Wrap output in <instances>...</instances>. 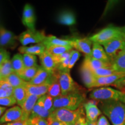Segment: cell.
Returning <instances> with one entry per match:
<instances>
[{
  "instance_id": "6da1fadb",
  "label": "cell",
  "mask_w": 125,
  "mask_h": 125,
  "mask_svg": "<svg viewBox=\"0 0 125 125\" xmlns=\"http://www.w3.org/2000/svg\"><path fill=\"white\" fill-rule=\"evenodd\" d=\"M101 108L112 125H125L124 103L116 101H104L101 103Z\"/></svg>"
},
{
  "instance_id": "7a4b0ae2",
  "label": "cell",
  "mask_w": 125,
  "mask_h": 125,
  "mask_svg": "<svg viewBox=\"0 0 125 125\" xmlns=\"http://www.w3.org/2000/svg\"><path fill=\"white\" fill-rule=\"evenodd\" d=\"M85 99V94L81 92L62 95L59 97L53 99V111L54 109L59 108H64L71 111L76 110L81 107Z\"/></svg>"
},
{
  "instance_id": "3957f363",
  "label": "cell",
  "mask_w": 125,
  "mask_h": 125,
  "mask_svg": "<svg viewBox=\"0 0 125 125\" xmlns=\"http://www.w3.org/2000/svg\"><path fill=\"white\" fill-rule=\"evenodd\" d=\"M90 97L97 101H116L125 104V92L109 87H103L93 90Z\"/></svg>"
},
{
  "instance_id": "277c9868",
  "label": "cell",
  "mask_w": 125,
  "mask_h": 125,
  "mask_svg": "<svg viewBox=\"0 0 125 125\" xmlns=\"http://www.w3.org/2000/svg\"><path fill=\"white\" fill-rule=\"evenodd\" d=\"M85 116L83 109L82 106L76 110L71 111L64 108L54 109L52 112L49 118L67 124H75L81 117Z\"/></svg>"
},
{
  "instance_id": "5b68a950",
  "label": "cell",
  "mask_w": 125,
  "mask_h": 125,
  "mask_svg": "<svg viewBox=\"0 0 125 125\" xmlns=\"http://www.w3.org/2000/svg\"><path fill=\"white\" fill-rule=\"evenodd\" d=\"M58 71V80L60 85L62 95H66L74 92L81 91L79 86L74 82L71 76L70 70Z\"/></svg>"
},
{
  "instance_id": "8992f818",
  "label": "cell",
  "mask_w": 125,
  "mask_h": 125,
  "mask_svg": "<svg viewBox=\"0 0 125 125\" xmlns=\"http://www.w3.org/2000/svg\"><path fill=\"white\" fill-rule=\"evenodd\" d=\"M121 33L120 27L110 25L94 34L89 39L93 42L98 43L102 45L113 39L121 37Z\"/></svg>"
},
{
  "instance_id": "52a82bcc",
  "label": "cell",
  "mask_w": 125,
  "mask_h": 125,
  "mask_svg": "<svg viewBox=\"0 0 125 125\" xmlns=\"http://www.w3.org/2000/svg\"><path fill=\"white\" fill-rule=\"evenodd\" d=\"M106 53L112 62L125 48V42L121 37L109 41L102 45Z\"/></svg>"
},
{
  "instance_id": "ba28073f",
  "label": "cell",
  "mask_w": 125,
  "mask_h": 125,
  "mask_svg": "<svg viewBox=\"0 0 125 125\" xmlns=\"http://www.w3.org/2000/svg\"><path fill=\"white\" fill-rule=\"evenodd\" d=\"M46 36L43 31H39L35 30H27L20 34L19 40L20 43L24 46L30 43H40L43 42Z\"/></svg>"
},
{
  "instance_id": "9c48e42d",
  "label": "cell",
  "mask_w": 125,
  "mask_h": 125,
  "mask_svg": "<svg viewBox=\"0 0 125 125\" xmlns=\"http://www.w3.org/2000/svg\"><path fill=\"white\" fill-rule=\"evenodd\" d=\"M21 120H26L21 107L19 106H14L6 111L4 115L0 118V124L10 123Z\"/></svg>"
},
{
  "instance_id": "30bf717a",
  "label": "cell",
  "mask_w": 125,
  "mask_h": 125,
  "mask_svg": "<svg viewBox=\"0 0 125 125\" xmlns=\"http://www.w3.org/2000/svg\"><path fill=\"white\" fill-rule=\"evenodd\" d=\"M97 100L89 101L84 104L83 107L86 112V117L87 121L96 122L98 117L101 114V111L97 106Z\"/></svg>"
},
{
  "instance_id": "8fae6325",
  "label": "cell",
  "mask_w": 125,
  "mask_h": 125,
  "mask_svg": "<svg viewBox=\"0 0 125 125\" xmlns=\"http://www.w3.org/2000/svg\"><path fill=\"white\" fill-rule=\"evenodd\" d=\"M73 41V48L83 53L86 56H92V46L93 45V42L89 38L74 39Z\"/></svg>"
},
{
  "instance_id": "7c38bea8",
  "label": "cell",
  "mask_w": 125,
  "mask_h": 125,
  "mask_svg": "<svg viewBox=\"0 0 125 125\" xmlns=\"http://www.w3.org/2000/svg\"><path fill=\"white\" fill-rule=\"evenodd\" d=\"M82 65H85L92 71L103 68H112L111 62H105L93 58L92 56H85Z\"/></svg>"
},
{
  "instance_id": "4fadbf2b",
  "label": "cell",
  "mask_w": 125,
  "mask_h": 125,
  "mask_svg": "<svg viewBox=\"0 0 125 125\" xmlns=\"http://www.w3.org/2000/svg\"><path fill=\"white\" fill-rule=\"evenodd\" d=\"M35 18L34 9L30 4H26L24 6L23 13L22 22L29 30H35Z\"/></svg>"
},
{
  "instance_id": "5bb4252c",
  "label": "cell",
  "mask_w": 125,
  "mask_h": 125,
  "mask_svg": "<svg viewBox=\"0 0 125 125\" xmlns=\"http://www.w3.org/2000/svg\"><path fill=\"white\" fill-rule=\"evenodd\" d=\"M16 37L13 32L0 26V46L12 47L16 44Z\"/></svg>"
},
{
  "instance_id": "9a60e30c",
  "label": "cell",
  "mask_w": 125,
  "mask_h": 125,
  "mask_svg": "<svg viewBox=\"0 0 125 125\" xmlns=\"http://www.w3.org/2000/svg\"><path fill=\"white\" fill-rule=\"evenodd\" d=\"M51 83H52L47 82L42 85H32L27 82L25 85V87L27 90L29 95H34V96L41 97L43 95L46 94Z\"/></svg>"
},
{
  "instance_id": "2e32d148",
  "label": "cell",
  "mask_w": 125,
  "mask_h": 125,
  "mask_svg": "<svg viewBox=\"0 0 125 125\" xmlns=\"http://www.w3.org/2000/svg\"><path fill=\"white\" fill-rule=\"evenodd\" d=\"M42 67L50 73H53L57 70V64L54 61L53 57L45 51L40 56Z\"/></svg>"
},
{
  "instance_id": "e0dca14e",
  "label": "cell",
  "mask_w": 125,
  "mask_h": 125,
  "mask_svg": "<svg viewBox=\"0 0 125 125\" xmlns=\"http://www.w3.org/2000/svg\"><path fill=\"white\" fill-rule=\"evenodd\" d=\"M42 43L44 45L46 48L53 46H71L73 48V40L57 38V37L53 35L47 36Z\"/></svg>"
},
{
  "instance_id": "ac0fdd59",
  "label": "cell",
  "mask_w": 125,
  "mask_h": 125,
  "mask_svg": "<svg viewBox=\"0 0 125 125\" xmlns=\"http://www.w3.org/2000/svg\"><path fill=\"white\" fill-rule=\"evenodd\" d=\"M40 97H41L34 95H29L24 103L20 106L24 113V118L26 120L29 119L34 106Z\"/></svg>"
},
{
  "instance_id": "d6986e66",
  "label": "cell",
  "mask_w": 125,
  "mask_h": 125,
  "mask_svg": "<svg viewBox=\"0 0 125 125\" xmlns=\"http://www.w3.org/2000/svg\"><path fill=\"white\" fill-rule=\"evenodd\" d=\"M81 73L83 82L88 88H92L94 86L96 77L93 72L85 65H82L81 68Z\"/></svg>"
},
{
  "instance_id": "ffe728a7",
  "label": "cell",
  "mask_w": 125,
  "mask_h": 125,
  "mask_svg": "<svg viewBox=\"0 0 125 125\" xmlns=\"http://www.w3.org/2000/svg\"><path fill=\"white\" fill-rule=\"evenodd\" d=\"M51 112L46 111L43 105L42 100L41 98L40 97L38 99L37 103H36L35 105L34 106L29 118H32L34 117H40V118L48 119L51 115Z\"/></svg>"
},
{
  "instance_id": "44dd1931",
  "label": "cell",
  "mask_w": 125,
  "mask_h": 125,
  "mask_svg": "<svg viewBox=\"0 0 125 125\" xmlns=\"http://www.w3.org/2000/svg\"><path fill=\"white\" fill-rule=\"evenodd\" d=\"M92 56L93 58L105 62H111L110 59L106 53L105 50L100 44L93 42L92 51Z\"/></svg>"
},
{
  "instance_id": "7402d4cb",
  "label": "cell",
  "mask_w": 125,
  "mask_h": 125,
  "mask_svg": "<svg viewBox=\"0 0 125 125\" xmlns=\"http://www.w3.org/2000/svg\"><path fill=\"white\" fill-rule=\"evenodd\" d=\"M19 51L20 52V53L41 56L46 51V48L42 43H40L30 47H20L19 48Z\"/></svg>"
},
{
  "instance_id": "603a6c76",
  "label": "cell",
  "mask_w": 125,
  "mask_h": 125,
  "mask_svg": "<svg viewBox=\"0 0 125 125\" xmlns=\"http://www.w3.org/2000/svg\"><path fill=\"white\" fill-rule=\"evenodd\" d=\"M29 93L25 85L13 89V96L15 97L19 105L21 106L22 105L25 100L27 99Z\"/></svg>"
},
{
  "instance_id": "cb8c5ba5",
  "label": "cell",
  "mask_w": 125,
  "mask_h": 125,
  "mask_svg": "<svg viewBox=\"0 0 125 125\" xmlns=\"http://www.w3.org/2000/svg\"><path fill=\"white\" fill-rule=\"evenodd\" d=\"M4 80L7 81L13 89L24 86L27 83L26 81L23 80L22 78L18 74L15 72L9 75Z\"/></svg>"
},
{
  "instance_id": "d4e9b609",
  "label": "cell",
  "mask_w": 125,
  "mask_h": 125,
  "mask_svg": "<svg viewBox=\"0 0 125 125\" xmlns=\"http://www.w3.org/2000/svg\"><path fill=\"white\" fill-rule=\"evenodd\" d=\"M59 22L66 26H72L76 22L75 16L71 12H64L59 16Z\"/></svg>"
},
{
  "instance_id": "484cf974",
  "label": "cell",
  "mask_w": 125,
  "mask_h": 125,
  "mask_svg": "<svg viewBox=\"0 0 125 125\" xmlns=\"http://www.w3.org/2000/svg\"><path fill=\"white\" fill-rule=\"evenodd\" d=\"M12 68L15 73L19 74L24 69L23 56L21 54H16L11 60Z\"/></svg>"
},
{
  "instance_id": "4316f807",
  "label": "cell",
  "mask_w": 125,
  "mask_h": 125,
  "mask_svg": "<svg viewBox=\"0 0 125 125\" xmlns=\"http://www.w3.org/2000/svg\"><path fill=\"white\" fill-rule=\"evenodd\" d=\"M39 67H40L38 65V66L31 67V68H24L18 74L24 81L26 82H30L31 79H33V78L37 74Z\"/></svg>"
},
{
  "instance_id": "83f0119b",
  "label": "cell",
  "mask_w": 125,
  "mask_h": 125,
  "mask_svg": "<svg viewBox=\"0 0 125 125\" xmlns=\"http://www.w3.org/2000/svg\"><path fill=\"white\" fill-rule=\"evenodd\" d=\"M71 46H53L46 48V51L52 56H57L72 51Z\"/></svg>"
},
{
  "instance_id": "f1b7e54d",
  "label": "cell",
  "mask_w": 125,
  "mask_h": 125,
  "mask_svg": "<svg viewBox=\"0 0 125 125\" xmlns=\"http://www.w3.org/2000/svg\"><path fill=\"white\" fill-rule=\"evenodd\" d=\"M47 94L53 99L62 96V92H61L60 85L59 84L58 78H56L51 84Z\"/></svg>"
},
{
  "instance_id": "f546056e",
  "label": "cell",
  "mask_w": 125,
  "mask_h": 125,
  "mask_svg": "<svg viewBox=\"0 0 125 125\" xmlns=\"http://www.w3.org/2000/svg\"><path fill=\"white\" fill-rule=\"evenodd\" d=\"M0 71H1V79H5L9 75L14 73L11 60L10 59H8L0 66Z\"/></svg>"
},
{
  "instance_id": "4dcf8cb0",
  "label": "cell",
  "mask_w": 125,
  "mask_h": 125,
  "mask_svg": "<svg viewBox=\"0 0 125 125\" xmlns=\"http://www.w3.org/2000/svg\"><path fill=\"white\" fill-rule=\"evenodd\" d=\"M24 68H31L38 66L37 64V57L35 55L29 54H24L23 56Z\"/></svg>"
},
{
  "instance_id": "1f68e13d",
  "label": "cell",
  "mask_w": 125,
  "mask_h": 125,
  "mask_svg": "<svg viewBox=\"0 0 125 125\" xmlns=\"http://www.w3.org/2000/svg\"><path fill=\"white\" fill-rule=\"evenodd\" d=\"M96 77H103L112 75L118 73L113 69V68H103L93 71Z\"/></svg>"
},
{
  "instance_id": "d6a6232c",
  "label": "cell",
  "mask_w": 125,
  "mask_h": 125,
  "mask_svg": "<svg viewBox=\"0 0 125 125\" xmlns=\"http://www.w3.org/2000/svg\"><path fill=\"white\" fill-rule=\"evenodd\" d=\"M43 102V105L46 111L52 112L53 105V98L48 94L41 97Z\"/></svg>"
},
{
  "instance_id": "836d02e7",
  "label": "cell",
  "mask_w": 125,
  "mask_h": 125,
  "mask_svg": "<svg viewBox=\"0 0 125 125\" xmlns=\"http://www.w3.org/2000/svg\"><path fill=\"white\" fill-rule=\"evenodd\" d=\"M80 57V53L78 51L76 50H72L71 52V55L70 58L69 65H68V70H70L72 67H73L75 62H76Z\"/></svg>"
},
{
  "instance_id": "e575fe53",
  "label": "cell",
  "mask_w": 125,
  "mask_h": 125,
  "mask_svg": "<svg viewBox=\"0 0 125 125\" xmlns=\"http://www.w3.org/2000/svg\"><path fill=\"white\" fill-rule=\"evenodd\" d=\"M29 125H49L48 120L40 117L29 118Z\"/></svg>"
},
{
  "instance_id": "d590c367",
  "label": "cell",
  "mask_w": 125,
  "mask_h": 125,
  "mask_svg": "<svg viewBox=\"0 0 125 125\" xmlns=\"http://www.w3.org/2000/svg\"><path fill=\"white\" fill-rule=\"evenodd\" d=\"M16 100L13 96L7 97L0 98V105L4 106H12L16 104Z\"/></svg>"
},
{
  "instance_id": "8d00e7d4",
  "label": "cell",
  "mask_w": 125,
  "mask_h": 125,
  "mask_svg": "<svg viewBox=\"0 0 125 125\" xmlns=\"http://www.w3.org/2000/svg\"><path fill=\"white\" fill-rule=\"evenodd\" d=\"M71 51L68 52L64 53H62V54H59V55H57V56H52L53 57V59L54 61H55L56 64L57 65L61 63V62L64 61L65 60H66L67 59L69 58L70 57V55H71Z\"/></svg>"
},
{
  "instance_id": "74e56055",
  "label": "cell",
  "mask_w": 125,
  "mask_h": 125,
  "mask_svg": "<svg viewBox=\"0 0 125 125\" xmlns=\"http://www.w3.org/2000/svg\"><path fill=\"white\" fill-rule=\"evenodd\" d=\"M8 59H9V53L5 49L0 48V66Z\"/></svg>"
},
{
  "instance_id": "f35d334b",
  "label": "cell",
  "mask_w": 125,
  "mask_h": 125,
  "mask_svg": "<svg viewBox=\"0 0 125 125\" xmlns=\"http://www.w3.org/2000/svg\"><path fill=\"white\" fill-rule=\"evenodd\" d=\"M97 125H110L108 121L104 115H101L96 122Z\"/></svg>"
},
{
  "instance_id": "ab89813d",
  "label": "cell",
  "mask_w": 125,
  "mask_h": 125,
  "mask_svg": "<svg viewBox=\"0 0 125 125\" xmlns=\"http://www.w3.org/2000/svg\"><path fill=\"white\" fill-rule=\"evenodd\" d=\"M3 125H29V120H21V121L3 124Z\"/></svg>"
},
{
  "instance_id": "60d3db41",
  "label": "cell",
  "mask_w": 125,
  "mask_h": 125,
  "mask_svg": "<svg viewBox=\"0 0 125 125\" xmlns=\"http://www.w3.org/2000/svg\"><path fill=\"white\" fill-rule=\"evenodd\" d=\"M47 120H48V122L49 123V125H68V124H67V123L61 122L60 121L53 119L49 118V117Z\"/></svg>"
},
{
  "instance_id": "b9f144b4",
  "label": "cell",
  "mask_w": 125,
  "mask_h": 125,
  "mask_svg": "<svg viewBox=\"0 0 125 125\" xmlns=\"http://www.w3.org/2000/svg\"><path fill=\"white\" fill-rule=\"evenodd\" d=\"M87 119L85 116L81 117L78 119V121L75 123V125H86Z\"/></svg>"
},
{
  "instance_id": "7bdbcfd3",
  "label": "cell",
  "mask_w": 125,
  "mask_h": 125,
  "mask_svg": "<svg viewBox=\"0 0 125 125\" xmlns=\"http://www.w3.org/2000/svg\"><path fill=\"white\" fill-rule=\"evenodd\" d=\"M6 111V108L5 107H0V116L2 115V114Z\"/></svg>"
},
{
  "instance_id": "ee69618b",
  "label": "cell",
  "mask_w": 125,
  "mask_h": 125,
  "mask_svg": "<svg viewBox=\"0 0 125 125\" xmlns=\"http://www.w3.org/2000/svg\"><path fill=\"white\" fill-rule=\"evenodd\" d=\"M118 82L119 83V84L121 83V85L125 86V79H122L121 80L118 81Z\"/></svg>"
},
{
  "instance_id": "f6af8a7d",
  "label": "cell",
  "mask_w": 125,
  "mask_h": 125,
  "mask_svg": "<svg viewBox=\"0 0 125 125\" xmlns=\"http://www.w3.org/2000/svg\"><path fill=\"white\" fill-rule=\"evenodd\" d=\"M86 125H97V124H96V122H93L89 121L87 120Z\"/></svg>"
},
{
  "instance_id": "bcb514c9",
  "label": "cell",
  "mask_w": 125,
  "mask_h": 125,
  "mask_svg": "<svg viewBox=\"0 0 125 125\" xmlns=\"http://www.w3.org/2000/svg\"><path fill=\"white\" fill-rule=\"evenodd\" d=\"M120 30H121V31L122 33L125 34V26L122 27H120Z\"/></svg>"
},
{
  "instance_id": "7dc6e473",
  "label": "cell",
  "mask_w": 125,
  "mask_h": 125,
  "mask_svg": "<svg viewBox=\"0 0 125 125\" xmlns=\"http://www.w3.org/2000/svg\"><path fill=\"white\" fill-rule=\"evenodd\" d=\"M121 38H122L125 42V34H123V33H122H122H121Z\"/></svg>"
},
{
  "instance_id": "c3c4849f",
  "label": "cell",
  "mask_w": 125,
  "mask_h": 125,
  "mask_svg": "<svg viewBox=\"0 0 125 125\" xmlns=\"http://www.w3.org/2000/svg\"><path fill=\"white\" fill-rule=\"evenodd\" d=\"M0 79H1V71H0Z\"/></svg>"
},
{
  "instance_id": "681fc988",
  "label": "cell",
  "mask_w": 125,
  "mask_h": 125,
  "mask_svg": "<svg viewBox=\"0 0 125 125\" xmlns=\"http://www.w3.org/2000/svg\"><path fill=\"white\" fill-rule=\"evenodd\" d=\"M75 125V124H70V125Z\"/></svg>"
},
{
  "instance_id": "f907efd6",
  "label": "cell",
  "mask_w": 125,
  "mask_h": 125,
  "mask_svg": "<svg viewBox=\"0 0 125 125\" xmlns=\"http://www.w3.org/2000/svg\"></svg>"
}]
</instances>
